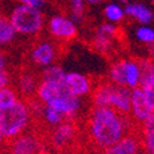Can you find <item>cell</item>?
Instances as JSON below:
<instances>
[{
    "label": "cell",
    "instance_id": "cell-9",
    "mask_svg": "<svg viewBox=\"0 0 154 154\" xmlns=\"http://www.w3.org/2000/svg\"><path fill=\"white\" fill-rule=\"evenodd\" d=\"M76 134V127L72 120L64 121L52 128L49 133V142L57 149H64L72 144Z\"/></svg>",
    "mask_w": 154,
    "mask_h": 154
},
{
    "label": "cell",
    "instance_id": "cell-16",
    "mask_svg": "<svg viewBox=\"0 0 154 154\" xmlns=\"http://www.w3.org/2000/svg\"><path fill=\"white\" fill-rule=\"evenodd\" d=\"M125 14L128 17L137 20L139 23L147 25L153 20V11L140 3H130L125 6Z\"/></svg>",
    "mask_w": 154,
    "mask_h": 154
},
{
    "label": "cell",
    "instance_id": "cell-10",
    "mask_svg": "<svg viewBox=\"0 0 154 154\" xmlns=\"http://www.w3.org/2000/svg\"><path fill=\"white\" fill-rule=\"evenodd\" d=\"M142 149L143 143L140 132H130L117 143L102 152V154H140Z\"/></svg>",
    "mask_w": 154,
    "mask_h": 154
},
{
    "label": "cell",
    "instance_id": "cell-33",
    "mask_svg": "<svg viewBox=\"0 0 154 154\" xmlns=\"http://www.w3.org/2000/svg\"><path fill=\"white\" fill-rule=\"evenodd\" d=\"M150 73H152V79H153V83H154V60L152 62V68H150Z\"/></svg>",
    "mask_w": 154,
    "mask_h": 154
},
{
    "label": "cell",
    "instance_id": "cell-38",
    "mask_svg": "<svg viewBox=\"0 0 154 154\" xmlns=\"http://www.w3.org/2000/svg\"><path fill=\"white\" fill-rule=\"evenodd\" d=\"M152 3H153V4H154V0H152Z\"/></svg>",
    "mask_w": 154,
    "mask_h": 154
},
{
    "label": "cell",
    "instance_id": "cell-37",
    "mask_svg": "<svg viewBox=\"0 0 154 154\" xmlns=\"http://www.w3.org/2000/svg\"><path fill=\"white\" fill-rule=\"evenodd\" d=\"M142 154H148V153H147V152H144V153H142Z\"/></svg>",
    "mask_w": 154,
    "mask_h": 154
},
{
    "label": "cell",
    "instance_id": "cell-27",
    "mask_svg": "<svg viewBox=\"0 0 154 154\" xmlns=\"http://www.w3.org/2000/svg\"><path fill=\"white\" fill-rule=\"evenodd\" d=\"M136 37L147 46L154 43V29L148 26H140L136 30Z\"/></svg>",
    "mask_w": 154,
    "mask_h": 154
},
{
    "label": "cell",
    "instance_id": "cell-11",
    "mask_svg": "<svg viewBox=\"0 0 154 154\" xmlns=\"http://www.w3.org/2000/svg\"><path fill=\"white\" fill-rule=\"evenodd\" d=\"M64 84L67 85L69 91L76 96V97H83L93 91V83L90 78L84 74L76 73V72H69L66 74L64 78Z\"/></svg>",
    "mask_w": 154,
    "mask_h": 154
},
{
    "label": "cell",
    "instance_id": "cell-8",
    "mask_svg": "<svg viewBox=\"0 0 154 154\" xmlns=\"http://www.w3.org/2000/svg\"><path fill=\"white\" fill-rule=\"evenodd\" d=\"M72 94L69 91V89L67 88V85L64 84V82L62 83H54V82H45V80H40L37 88V93H36V97L38 101H41L43 105H49L52 104L53 101H56L57 99Z\"/></svg>",
    "mask_w": 154,
    "mask_h": 154
},
{
    "label": "cell",
    "instance_id": "cell-1",
    "mask_svg": "<svg viewBox=\"0 0 154 154\" xmlns=\"http://www.w3.org/2000/svg\"><path fill=\"white\" fill-rule=\"evenodd\" d=\"M131 115H121L112 107H94L88 119V134L90 142L100 150H106L132 132Z\"/></svg>",
    "mask_w": 154,
    "mask_h": 154
},
{
    "label": "cell",
    "instance_id": "cell-36",
    "mask_svg": "<svg viewBox=\"0 0 154 154\" xmlns=\"http://www.w3.org/2000/svg\"><path fill=\"white\" fill-rule=\"evenodd\" d=\"M153 20H154V11H153Z\"/></svg>",
    "mask_w": 154,
    "mask_h": 154
},
{
    "label": "cell",
    "instance_id": "cell-4",
    "mask_svg": "<svg viewBox=\"0 0 154 154\" xmlns=\"http://www.w3.org/2000/svg\"><path fill=\"white\" fill-rule=\"evenodd\" d=\"M43 146L36 133L23 132L8 144L9 154H42Z\"/></svg>",
    "mask_w": 154,
    "mask_h": 154
},
{
    "label": "cell",
    "instance_id": "cell-13",
    "mask_svg": "<svg viewBox=\"0 0 154 154\" xmlns=\"http://www.w3.org/2000/svg\"><path fill=\"white\" fill-rule=\"evenodd\" d=\"M131 91L132 90L127 86L115 85L111 99V107L121 115H131Z\"/></svg>",
    "mask_w": 154,
    "mask_h": 154
},
{
    "label": "cell",
    "instance_id": "cell-28",
    "mask_svg": "<svg viewBox=\"0 0 154 154\" xmlns=\"http://www.w3.org/2000/svg\"><path fill=\"white\" fill-rule=\"evenodd\" d=\"M97 35H102V36H106V37H111V38H115L119 33V29L115 23H111V22H107V23H102L97 27L96 32Z\"/></svg>",
    "mask_w": 154,
    "mask_h": 154
},
{
    "label": "cell",
    "instance_id": "cell-23",
    "mask_svg": "<svg viewBox=\"0 0 154 154\" xmlns=\"http://www.w3.org/2000/svg\"><path fill=\"white\" fill-rule=\"evenodd\" d=\"M42 117L45 119L46 123L52 128L57 127L58 125H60L62 122H64V120H66V117H64L59 111L54 110L51 106H46V105L43 106V110H42Z\"/></svg>",
    "mask_w": 154,
    "mask_h": 154
},
{
    "label": "cell",
    "instance_id": "cell-30",
    "mask_svg": "<svg viewBox=\"0 0 154 154\" xmlns=\"http://www.w3.org/2000/svg\"><path fill=\"white\" fill-rule=\"evenodd\" d=\"M0 70H5V58L2 51H0Z\"/></svg>",
    "mask_w": 154,
    "mask_h": 154
},
{
    "label": "cell",
    "instance_id": "cell-2",
    "mask_svg": "<svg viewBox=\"0 0 154 154\" xmlns=\"http://www.w3.org/2000/svg\"><path fill=\"white\" fill-rule=\"evenodd\" d=\"M31 116L29 102L25 100H19L10 107L0 109V133L5 142H10L26 131Z\"/></svg>",
    "mask_w": 154,
    "mask_h": 154
},
{
    "label": "cell",
    "instance_id": "cell-7",
    "mask_svg": "<svg viewBox=\"0 0 154 154\" xmlns=\"http://www.w3.org/2000/svg\"><path fill=\"white\" fill-rule=\"evenodd\" d=\"M58 56V49L57 46L52 42L48 41H42L38 42L37 45L33 46V48L30 52L31 60L35 66L47 68L56 62Z\"/></svg>",
    "mask_w": 154,
    "mask_h": 154
},
{
    "label": "cell",
    "instance_id": "cell-26",
    "mask_svg": "<svg viewBox=\"0 0 154 154\" xmlns=\"http://www.w3.org/2000/svg\"><path fill=\"white\" fill-rule=\"evenodd\" d=\"M70 10H72V20L75 23H79L84 20L85 2L84 0H70Z\"/></svg>",
    "mask_w": 154,
    "mask_h": 154
},
{
    "label": "cell",
    "instance_id": "cell-19",
    "mask_svg": "<svg viewBox=\"0 0 154 154\" xmlns=\"http://www.w3.org/2000/svg\"><path fill=\"white\" fill-rule=\"evenodd\" d=\"M109 80L119 86H126L125 85V64L123 59L116 60L111 64L109 69Z\"/></svg>",
    "mask_w": 154,
    "mask_h": 154
},
{
    "label": "cell",
    "instance_id": "cell-3",
    "mask_svg": "<svg viewBox=\"0 0 154 154\" xmlns=\"http://www.w3.org/2000/svg\"><path fill=\"white\" fill-rule=\"evenodd\" d=\"M9 19L16 33L25 36H32L38 33L42 30L45 22L41 10L25 5L16 6L11 11Z\"/></svg>",
    "mask_w": 154,
    "mask_h": 154
},
{
    "label": "cell",
    "instance_id": "cell-29",
    "mask_svg": "<svg viewBox=\"0 0 154 154\" xmlns=\"http://www.w3.org/2000/svg\"><path fill=\"white\" fill-rule=\"evenodd\" d=\"M19 3L21 5H25V6L41 10L46 5V0H19Z\"/></svg>",
    "mask_w": 154,
    "mask_h": 154
},
{
    "label": "cell",
    "instance_id": "cell-20",
    "mask_svg": "<svg viewBox=\"0 0 154 154\" xmlns=\"http://www.w3.org/2000/svg\"><path fill=\"white\" fill-rule=\"evenodd\" d=\"M15 35L16 31L12 27L10 19L0 16V46L9 45L11 41H14Z\"/></svg>",
    "mask_w": 154,
    "mask_h": 154
},
{
    "label": "cell",
    "instance_id": "cell-6",
    "mask_svg": "<svg viewBox=\"0 0 154 154\" xmlns=\"http://www.w3.org/2000/svg\"><path fill=\"white\" fill-rule=\"evenodd\" d=\"M48 30L51 36L63 42L72 41L78 35L76 23L72 19H68L62 15H56L51 17L48 22Z\"/></svg>",
    "mask_w": 154,
    "mask_h": 154
},
{
    "label": "cell",
    "instance_id": "cell-5",
    "mask_svg": "<svg viewBox=\"0 0 154 154\" xmlns=\"http://www.w3.org/2000/svg\"><path fill=\"white\" fill-rule=\"evenodd\" d=\"M154 115V109L148 101L142 88L138 86L131 91V116L132 119L142 125Z\"/></svg>",
    "mask_w": 154,
    "mask_h": 154
},
{
    "label": "cell",
    "instance_id": "cell-12",
    "mask_svg": "<svg viewBox=\"0 0 154 154\" xmlns=\"http://www.w3.org/2000/svg\"><path fill=\"white\" fill-rule=\"evenodd\" d=\"M46 106L53 107L54 110L59 111L66 119L72 120L80 110L82 102H80L79 97L74 96L73 94H68V95H64V96L57 99L56 101L52 102V104L46 105Z\"/></svg>",
    "mask_w": 154,
    "mask_h": 154
},
{
    "label": "cell",
    "instance_id": "cell-15",
    "mask_svg": "<svg viewBox=\"0 0 154 154\" xmlns=\"http://www.w3.org/2000/svg\"><path fill=\"white\" fill-rule=\"evenodd\" d=\"M115 84L110 80L99 83L91 91V100L94 107H111V99Z\"/></svg>",
    "mask_w": 154,
    "mask_h": 154
},
{
    "label": "cell",
    "instance_id": "cell-14",
    "mask_svg": "<svg viewBox=\"0 0 154 154\" xmlns=\"http://www.w3.org/2000/svg\"><path fill=\"white\" fill-rule=\"evenodd\" d=\"M125 64V85L133 90V89L140 86L142 82V66L140 60L134 58L123 59Z\"/></svg>",
    "mask_w": 154,
    "mask_h": 154
},
{
    "label": "cell",
    "instance_id": "cell-25",
    "mask_svg": "<svg viewBox=\"0 0 154 154\" xmlns=\"http://www.w3.org/2000/svg\"><path fill=\"white\" fill-rule=\"evenodd\" d=\"M93 46L97 52H100L102 54L109 53L111 51V48H112V46H113V38L95 33V37L93 40Z\"/></svg>",
    "mask_w": 154,
    "mask_h": 154
},
{
    "label": "cell",
    "instance_id": "cell-34",
    "mask_svg": "<svg viewBox=\"0 0 154 154\" xmlns=\"http://www.w3.org/2000/svg\"><path fill=\"white\" fill-rule=\"evenodd\" d=\"M116 2H119L120 4H123L125 6H126L127 4H130V0H116Z\"/></svg>",
    "mask_w": 154,
    "mask_h": 154
},
{
    "label": "cell",
    "instance_id": "cell-32",
    "mask_svg": "<svg viewBox=\"0 0 154 154\" xmlns=\"http://www.w3.org/2000/svg\"><path fill=\"white\" fill-rule=\"evenodd\" d=\"M85 3H88V4H99V3H101L102 0H84Z\"/></svg>",
    "mask_w": 154,
    "mask_h": 154
},
{
    "label": "cell",
    "instance_id": "cell-31",
    "mask_svg": "<svg viewBox=\"0 0 154 154\" xmlns=\"http://www.w3.org/2000/svg\"><path fill=\"white\" fill-rule=\"evenodd\" d=\"M147 47H148V53H149V56H150V59L154 60V43H150V45H148Z\"/></svg>",
    "mask_w": 154,
    "mask_h": 154
},
{
    "label": "cell",
    "instance_id": "cell-24",
    "mask_svg": "<svg viewBox=\"0 0 154 154\" xmlns=\"http://www.w3.org/2000/svg\"><path fill=\"white\" fill-rule=\"evenodd\" d=\"M104 15L111 23H113V22L119 23V22L123 21V19L126 17L125 9H122L119 4H109V5H106V8L104 9Z\"/></svg>",
    "mask_w": 154,
    "mask_h": 154
},
{
    "label": "cell",
    "instance_id": "cell-22",
    "mask_svg": "<svg viewBox=\"0 0 154 154\" xmlns=\"http://www.w3.org/2000/svg\"><path fill=\"white\" fill-rule=\"evenodd\" d=\"M20 100L19 94L15 89L10 86L0 89V109H6L12 105H15Z\"/></svg>",
    "mask_w": 154,
    "mask_h": 154
},
{
    "label": "cell",
    "instance_id": "cell-17",
    "mask_svg": "<svg viewBox=\"0 0 154 154\" xmlns=\"http://www.w3.org/2000/svg\"><path fill=\"white\" fill-rule=\"evenodd\" d=\"M40 82L37 80V78L33 74L30 73H21L19 75V79H17V88H19V91L20 94L26 97V99H32L33 95H36L37 93V88Z\"/></svg>",
    "mask_w": 154,
    "mask_h": 154
},
{
    "label": "cell",
    "instance_id": "cell-35",
    "mask_svg": "<svg viewBox=\"0 0 154 154\" xmlns=\"http://www.w3.org/2000/svg\"><path fill=\"white\" fill-rule=\"evenodd\" d=\"M3 142H5V140H4L3 136H2V133H0V143H3Z\"/></svg>",
    "mask_w": 154,
    "mask_h": 154
},
{
    "label": "cell",
    "instance_id": "cell-18",
    "mask_svg": "<svg viewBox=\"0 0 154 154\" xmlns=\"http://www.w3.org/2000/svg\"><path fill=\"white\" fill-rule=\"evenodd\" d=\"M143 150L148 154H154V115L140 125Z\"/></svg>",
    "mask_w": 154,
    "mask_h": 154
},
{
    "label": "cell",
    "instance_id": "cell-21",
    "mask_svg": "<svg viewBox=\"0 0 154 154\" xmlns=\"http://www.w3.org/2000/svg\"><path fill=\"white\" fill-rule=\"evenodd\" d=\"M66 72L63 70L62 67L57 64H52L47 68H45L41 73V80L45 82H54V83H62L66 78Z\"/></svg>",
    "mask_w": 154,
    "mask_h": 154
}]
</instances>
